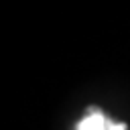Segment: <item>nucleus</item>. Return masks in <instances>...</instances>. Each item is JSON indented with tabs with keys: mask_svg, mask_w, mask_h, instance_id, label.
I'll list each match as a JSON object with an SVG mask.
<instances>
[{
	"mask_svg": "<svg viewBox=\"0 0 130 130\" xmlns=\"http://www.w3.org/2000/svg\"><path fill=\"white\" fill-rule=\"evenodd\" d=\"M112 126V120L95 106H89L87 112H85V118L77 124L75 130H110Z\"/></svg>",
	"mask_w": 130,
	"mask_h": 130,
	"instance_id": "nucleus-1",
	"label": "nucleus"
},
{
	"mask_svg": "<svg viewBox=\"0 0 130 130\" xmlns=\"http://www.w3.org/2000/svg\"><path fill=\"white\" fill-rule=\"evenodd\" d=\"M110 130H126V126H124V124H118V122H112Z\"/></svg>",
	"mask_w": 130,
	"mask_h": 130,
	"instance_id": "nucleus-2",
	"label": "nucleus"
}]
</instances>
